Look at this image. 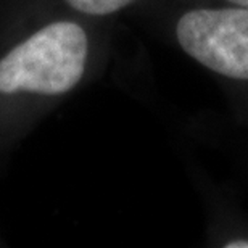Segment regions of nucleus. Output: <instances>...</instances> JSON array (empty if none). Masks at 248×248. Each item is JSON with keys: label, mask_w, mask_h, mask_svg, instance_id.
Here are the masks:
<instances>
[{"label": "nucleus", "mask_w": 248, "mask_h": 248, "mask_svg": "<svg viewBox=\"0 0 248 248\" xmlns=\"http://www.w3.org/2000/svg\"><path fill=\"white\" fill-rule=\"evenodd\" d=\"M226 247L227 248H248V242L247 240H235V242L227 244Z\"/></svg>", "instance_id": "4"}, {"label": "nucleus", "mask_w": 248, "mask_h": 248, "mask_svg": "<svg viewBox=\"0 0 248 248\" xmlns=\"http://www.w3.org/2000/svg\"><path fill=\"white\" fill-rule=\"evenodd\" d=\"M136 0H66V3L79 13L92 16H105L123 10Z\"/></svg>", "instance_id": "3"}, {"label": "nucleus", "mask_w": 248, "mask_h": 248, "mask_svg": "<svg viewBox=\"0 0 248 248\" xmlns=\"http://www.w3.org/2000/svg\"><path fill=\"white\" fill-rule=\"evenodd\" d=\"M176 36L182 50L203 66L248 81V7L190 10L181 16Z\"/></svg>", "instance_id": "2"}, {"label": "nucleus", "mask_w": 248, "mask_h": 248, "mask_svg": "<svg viewBox=\"0 0 248 248\" xmlns=\"http://www.w3.org/2000/svg\"><path fill=\"white\" fill-rule=\"evenodd\" d=\"M229 2L239 5V7H248V0H229Z\"/></svg>", "instance_id": "5"}, {"label": "nucleus", "mask_w": 248, "mask_h": 248, "mask_svg": "<svg viewBox=\"0 0 248 248\" xmlns=\"http://www.w3.org/2000/svg\"><path fill=\"white\" fill-rule=\"evenodd\" d=\"M87 53V34L78 23L47 24L0 58V93L63 95L82 79Z\"/></svg>", "instance_id": "1"}]
</instances>
